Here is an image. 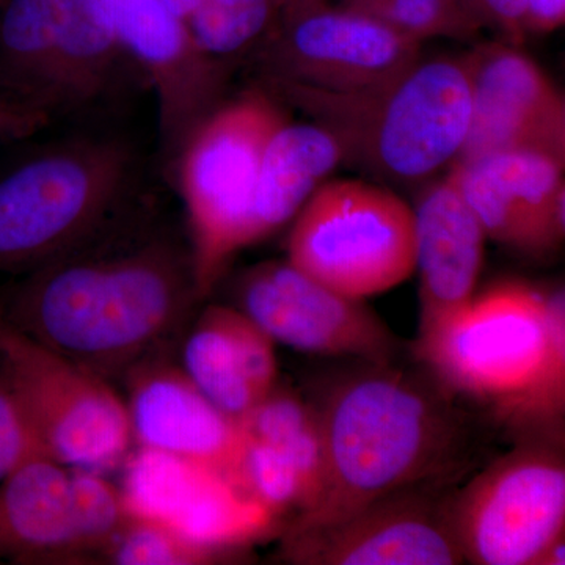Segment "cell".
Wrapping results in <instances>:
<instances>
[{"instance_id":"obj_1","label":"cell","mask_w":565,"mask_h":565,"mask_svg":"<svg viewBox=\"0 0 565 565\" xmlns=\"http://www.w3.org/2000/svg\"><path fill=\"white\" fill-rule=\"evenodd\" d=\"M92 243L29 273L2 307L3 321L115 381L163 355L202 299L191 252L170 237Z\"/></svg>"},{"instance_id":"obj_2","label":"cell","mask_w":565,"mask_h":565,"mask_svg":"<svg viewBox=\"0 0 565 565\" xmlns=\"http://www.w3.org/2000/svg\"><path fill=\"white\" fill-rule=\"evenodd\" d=\"M311 403L322 429V487L286 530L329 525L412 487L452 486L478 455L476 415L427 373L363 362Z\"/></svg>"},{"instance_id":"obj_3","label":"cell","mask_w":565,"mask_h":565,"mask_svg":"<svg viewBox=\"0 0 565 565\" xmlns=\"http://www.w3.org/2000/svg\"><path fill=\"white\" fill-rule=\"evenodd\" d=\"M412 352L449 396L516 441L564 438L563 289L494 282Z\"/></svg>"},{"instance_id":"obj_4","label":"cell","mask_w":565,"mask_h":565,"mask_svg":"<svg viewBox=\"0 0 565 565\" xmlns=\"http://www.w3.org/2000/svg\"><path fill=\"white\" fill-rule=\"evenodd\" d=\"M264 87L332 131L345 162L399 184H418L451 166L467 140L473 107L470 54L419 61L370 90L338 93L291 82Z\"/></svg>"},{"instance_id":"obj_5","label":"cell","mask_w":565,"mask_h":565,"mask_svg":"<svg viewBox=\"0 0 565 565\" xmlns=\"http://www.w3.org/2000/svg\"><path fill=\"white\" fill-rule=\"evenodd\" d=\"M136 174L128 141L104 136L55 141L0 173V273H32L96 239Z\"/></svg>"},{"instance_id":"obj_6","label":"cell","mask_w":565,"mask_h":565,"mask_svg":"<svg viewBox=\"0 0 565 565\" xmlns=\"http://www.w3.org/2000/svg\"><path fill=\"white\" fill-rule=\"evenodd\" d=\"M286 121L281 99L266 87L252 88L212 111L173 163L202 300L217 288L237 253L253 245V203L263 154Z\"/></svg>"},{"instance_id":"obj_7","label":"cell","mask_w":565,"mask_h":565,"mask_svg":"<svg viewBox=\"0 0 565 565\" xmlns=\"http://www.w3.org/2000/svg\"><path fill=\"white\" fill-rule=\"evenodd\" d=\"M134 66L103 0H0V88L46 111L81 110Z\"/></svg>"},{"instance_id":"obj_8","label":"cell","mask_w":565,"mask_h":565,"mask_svg":"<svg viewBox=\"0 0 565 565\" xmlns=\"http://www.w3.org/2000/svg\"><path fill=\"white\" fill-rule=\"evenodd\" d=\"M286 262L351 299L392 291L416 273L414 206L374 182H322L294 217Z\"/></svg>"},{"instance_id":"obj_9","label":"cell","mask_w":565,"mask_h":565,"mask_svg":"<svg viewBox=\"0 0 565 565\" xmlns=\"http://www.w3.org/2000/svg\"><path fill=\"white\" fill-rule=\"evenodd\" d=\"M563 438L516 441L452 494V525L465 563L537 565L565 535Z\"/></svg>"},{"instance_id":"obj_10","label":"cell","mask_w":565,"mask_h":565,"mask_svg":"<svg viewBox=\"0 0 565 565\" xmlns=\"http://www.w3.org/2000/svg\"><path fill=\"white\" fill-rule=\"evenodd\" d=\"M0 359L28 408L44 455L107 475L134 440L125 397L109 379L47 351L6 323Z\"/></svg>"},{"instance_id":"obj_11","label":"cell","mask_w":565,"mask_h":565,"mask_svg":"<svg viewBox=\"0 0 565 565\" xmlns=\"http://www.w3.org/2000/svg\"><path fill=\"white\" fill-rule=\"evenodd\" d=\"M422 41L329 0H289L258 50L264 81L353 93L381 87L422 61Z\"/></svg>"},{"instance_id":"obj_12","label":"cell","mask_w":565,"mask_h":565,"mask_svg":"<svg viewBox=\"0 0 565 565\" xmlns=\"http://www.w3.org/2000/svg\"><path fill=\"white\" fill-rule=\"evenodd\" d=\"M452 486H418L377 498L329 523L286 530V563L302 565L465 564L452 525Z\"/></svg>"},{"instance_id":"obj_13","label":"cell","mask_w":565,"mask_h":565,"mask_svg":"<svg viewBox=\"0 0 565 565\" xmlns=\"http://www.w3.org/2000/svg\"><path fill=\"white\" fill-rule=\"evenodd\" d=\"M234 307L294 351L394 363L399 341L364 300L327 288L288 262L245 270L234 285Z\"/></svg>"},{"instance_id":"obj_14","label":"cell","mask_w":565,"mask_h":565,"mask_svg":"<svg viewBox=\"0 0 565 565\" xmlns=\"http://www.w3.org/2000/svg\"><path fill=\"white\" fill-rule=\"evenodd\" d=\"M132 519L158 523L218 557L269 533L275 516L206 465L136 448L121 467Z\"/></svg>"},{"instance_id":"obj_15","label":"cell","mask_w":565,"mask_h":565,"mask_svg":"<svg viewBox=\"0 0 565 565\" xmlns=\"http://www.w3.org/2000/svg\"><path fill=\"white\" fill-rule=\"evenodd\" d=\"M122 50L158 99L163 161L172 169L189 137L225 102L228 63L202 50L162 0H103Z\"/></svg>"},{"instance_id":"obj_16","label":"cell","mask_w":565,"mask_h":565,"mask_svg":"<svg viewBox=\"0 0 565 565\" xmlns=\"http://www.w3.org/2000/svg\"><path fill=\"white\" fill-rule=\"evenodd\" d=\"M473 107L467 140L455 162L533 151L565 161V99L534 58L508 41L470 52Z\"/></svg>"},{"instance_id":"obj_17","label":"cell","mask_w":565,"mask_h":565,"mask_svg":"<svg viewBox=\"0 0 565 565\" xmlns=\"http://www.w3.org/2000/svg\"><path fill=\"white\" fill-rule=\"evenodd\" d=\"M134 446L214 468L241 487L245 433L163 355L125 375Z\"/></svg>"},{"instance_id":"obj_18","label":"cell","mask_w":565,"mask_h":565,"mask_svg":"<svg viewBox=\"0 0 565 565\" xmlns=\"http://www.w3.org/2000/svg\"><path fill=\"white\" fill-rule=\"evenodd\" d=\"M419 273L418 338L440 329L473 299L484 264L486 233L465 203L451 170L429 182L414 206Z\"/></svg>"},{"instance_id":"obj_19","label":"cell","mask_w":565,"mask_h":565,"mask_svg":"<svg viewBox=\"0 0 565 565\" xmlns=\"http://www.w3.org/2000/svg\"><path fill=\"white\" fill-rule=\"evenodd\" d=\"M180 366L237 422L278 384L273 338L228 305H210L196 316L182 343Z\"/></svg>"},{"instance_id":"obj_20","label":"cell","mask_w":565,"mask_h":565,"mask_svg":"<svg viewBox=\"0 0 565 565\" xmlns=\"http://www.w3.org/2000/svg\"><path fill=\"white\" fill-rule=\"evenodd\" d=\"M0 559L79 563L68 468L41 456L0 481Z\"/></svg>"},{"instance_id":"obj_21","label":"cell","mask_w":565,"mask_h":565,"mask_svg":"<svg viewBox=\"0 0 565 565\" xmlns=\"http://www.w3.org/2000/svg\"><path fill=\"white\" fill-rule=\"evenodd\" d=\"M345 163L340 139L319 122L286 121L263 154L253 203V245L294 221L316 189Z\"/></svg>"},{"instance_id":"obj_22","label":"cell","mask_w":565,"mask_h":565,"mask_svg":"<svg viewBox=\"0 0 565 565\" xmlns=\"http://www.w3.org/2000/svg\"><path fill=\"white\" fill-rule=\"evenodd\" d=\"M504 193L525 228L530 253H546L565 234V161L533 151L500 152L478 159Z\"/></svg>"},{"instance_id":"obj_23","label":"cell","mask_w":565,"mask_h":565,"mask_svg":"<svg viewBox=\"0 0 565 565\" xmlns=\"http://www.w3.org/2000/svg\"><path fill=\"white\" fill-rule=\"evenodd\" d=\"M241 424L247 437L274 446L291 460L305 489L299 514L308 511L318 500L323 478L322 429L315 404L277 384Z\"/></svg>"},{"instance_id":"obj_24","label":"cell","mask_w":565,"mask_h":565,"mask_svg":"<svg viewBox=\"0 0 565 565\" xmlns=\"http://www.w3.org/2000/svg\"><path fill=\"white\" fill-rule=\"evenodd\" d=\"M280 10V0H203L188 25L204 52L228 63L262 43Z\"/></svg>"},{"instance_id":"obj_25","label":"cell","mask_w":565,"mask_h":565,"mask_svg":"<svg viewBox=\"0 0 565 565\" xmlns=\"http://www.w3.org/2000/svg\"><path fill=\"white\" fill-rule=\"evenodd\" d=\"M68 470L77 553L81 559H103L131 519L120 486L111 484L107 475L98 471Z\"/></svg>"},{"instance_id":"obj_26","label":"cell","mask_w":565,"mask_h":565,"mask_svg":"<svg viewBox=\"0 0 565 565\" xmlns=\"http://www.w3.org/2000/svg\"><path fill=\"white\" fill-rule=\"evenodd\" d=\"M343 6L422 43L429 39H473L482 29L467 0H343Z\"/></svg>"},{"instance_id":"obj_27","label":"cell","mask_w":565,"mask_h":565,"mask_svg":"<svg viewBox=\"0 0 565 565\" xmlns=\"http://www.w3.org/2000/svg\"><path fill=\"white\" fill-rule=\"evenodd\" d=\"M241 487L274 516L289 511L297 515L305 505L302 479L291 460L274 446L247 435L241 465Z\"/></svg>"},{"instance_id":"obj_28","label":"cell","mask_w":565,"mask_h":565,"mask_svg":"<svg viewBox=\"0 0 565 565\" xmlns=\"http://www.w3.org/2000/svg\"><path fill=\"white\" fill-rule=\"evenodd\" d=\"M103 559L117 565H199L221 557L158 523L131 516Z\"/></svg>"},{"instance_id":"obj_29","label":"cell","mask_w":565,"mask_h":565,"mask_svg":"<svg viewBox=\"0 0 565 565\" xmlns=\"http://www.w3.org/2000/svg\"><path fill=\"white\" fill-rule=\"evenodd\" d=\"M44 455L20 393L0 359V481Z\"/></svg>"},{"instance_id":"obj_30","label":"cell","mask_w":565,"mask_h":565,"mask_svg":"<svg viewBox=\"0 0 565 565\" xmlns=\"http://www.w3.org/2000/svg\"><path fill=\"white\" fill-rule=\"evenodd\" d=\"M482 29L489 28L514 46L526 39V0H467Z\"/></svg>"},{"instance_id":"obj_31","label":"cell","mask_w":565,"mask_h":565,"mask_svg":"<svg viewBox=\"0 0 565 565\" xmlns=\"http://www.w3.org/2000/svg\"><path fill=\"white\" fill-rule=\"evenodd\" d=\"M50 118L46 111L18 99H0V141L31 137L50 125Z\"/></svg>"},{"instance_id":"obj_32","label":"cell","mask_w":565,"mask_h":565,"mask_svg":"<svg viewBox=\"0 0 565 565\" xmlns=\"http://www.w3.org/2000/svg\"><path fill=\"white\" fill-rule=\"evenodd\" d=\"M565 0H526V33L548 35L563 28Z\"/></svg>"},{"instance_id":"obj_33","label":"cell","mask_w":565,"mask_h":565,"mask_svg":"<svg viewBox=\"0 0 565 565\" xmlns=\"http://www.w3.org/2000/svg\"><path fill=\"white\" fill-rule=\"evenodd\" d=\"M162 2L167 9L172 11L178 20L188 24L192 20L193 14L202 7L203 0H162Z\"/></svg>"},{"instance_id":"obj_34","label":"cell","mask_w":565,"mask_h":565,"mask_svg":"<svg viewBox=\"0 0 565 565\" xmlns=\"http://www.w3.org/2000/svg\"><path fill=\"white\" fill-rule=\"evenodd\" d=\"M565 535L553 542L545 550L544 555L537 561V565H564L565 564Z\"/></svg>"},{"instance_id":"obj_35","label":"cell","mask_w":565,"mask_h":565,"mask_svg":"<svg viewBox=\"0 0 565 565\" xmlns=\"http://www.w3.org/2000/svg\"><path fill=\"white\" fill-rule=\"evenodd\" d=\"M6 327V321H3V313H2V307H0V330Z\"/></svg>"},{"instance_id":"obj_36","label":"cell","mask_w":565,"mask_h":565,"mask_svg":"<svg viewBox=\"0 0 565 565\" xmlns=\"http://www.w3.org/2000/svg\"><path fill=\"white\" fill-rule=\"evenodd\" d=\"M3 330H6V327H3L2 330H0V348H2V334H3Z\"/></svg>"},{"instance_id":"obj_37","label":"cell","mask_w":565,"mask_h":565,"mask_svg":"<svg viewBox=\"0 0 565 565\" xmlns=\"http://www.w3.org/2000/svg\"><path fill=\"white\" fill-rule=\"evenodd\" d=\"M281 7L285 6L286 2H289V0H280Z\"/></svg>"}]
</instances>
